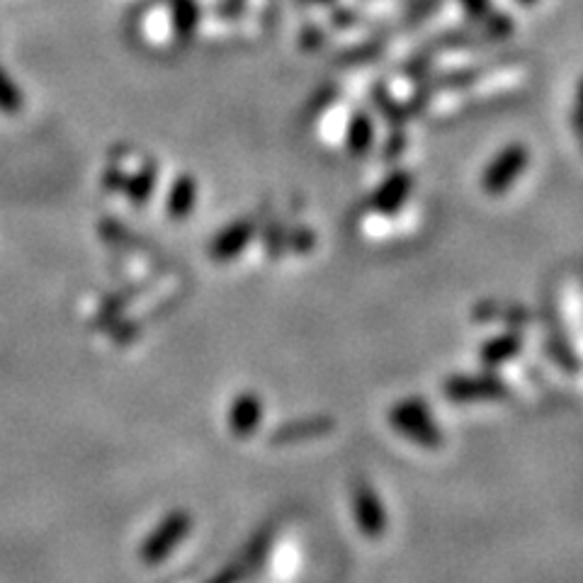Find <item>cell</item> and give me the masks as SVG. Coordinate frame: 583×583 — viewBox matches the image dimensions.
I'll use <instances>...</instances> for the list:
<instances>
[{"label":"cell","instance_id":"obj_28","mask_svg":"<svg viewBox=\"0 0 583 583\" xmlns=\"http://www.w3.org/2000/svg\"><path fill=\"white\" fill-rule=\"evenodd\" d=\"M302 5H333L336 0H299Z\"/></svg>","mask_w":583,"mask_h":583},{"label":"cell","instance_id":"obj_4","mask_svg":"<svg viewBox=\"0 0 583 583\" xmlns=\"http://www.w3.org/2000/svg\"><path fill=\"white\" fill-rule=\"evenodd\" d=\"M350 503H353V515L358 530L370 540L382 537L389 528L387 511H384L382 498L375 489H372L370 481L358 479L353 481V489H350Z\"/></svg>","mask_w":583,"mask_h":583},{"label":"cell","instance_id":"obj_2","mask_svg":"<svg viewBox=\"0 0 583 583\" xmlns=\"http://www.w3.org/2000/svg\"><path fill=\"white\" fill-rule=\"evenodd\" d=\"M530 166V149L525 144H508L491 158L489 166L481 173V190L486 195L498 197L508 192L518 183V178L528 171Z\"/></svg>","mask_w":583,"mask_h":583},{"label":"cell","instance_id":"obj_7","mask_svg":"<svg viewBox=\"0 0 583 583\" xmlns=\"http://www.w3.org/2000/svg\"><path fill=\"white\" fill-rule=\"evenodd\" d=\"M413 192V173L411 171H394L389 173L377 190L370 197V209L384 217H392L401 207L409 202Z\"/></svg>","mask_w":583,"mask_h":583},{"label":"cell","instance_id":"obj_25","mask_svg":"<svg viewBox=\"0 0 583 583\" xmlns=\"http://www.w3.org/2000/svg\"><path fill=\"white\" fill-rule=\"evenodd\" d=\"M571 122H574L576 134L583 141V78L579 81V88H576V105H574V115H571Z\"/></svg>","mask_w":583,"mask_h":583},{"label":"cell","instance_id":"obj_29","mask_svg":"<svg viewBox=\"0 0 583 583\" xmlns=\"http://www.w3.org/2000/svg\"><path fill=\"white\" fill-rule=\"evenodd\" d=\"M518 3H520V5H525V8H530V5H535L537 0H518Z\"/></svg>","mask_w":583,"mask_h":583},{"label":"cell","instance_id":"obj_22","mask_svg":"<svg viewBox=\"0 0 583 583\" xmlns=\"http://www.w3.org/2000/svg\"><path fill=\"white\" fill-rule=\"evenodd\" d=\"M460 5L472 22H481L491 13V0H460Z\"/></svg>","mask_w":583,"mask_h":583},{"label":"cell","instance_id":"obj_27","mask_svg":"<svg viewBox=\"0 0 583 583\" xmlns=\"http://www.w3.org/2000/svg\"><path fill=\"white\" fill-rule=\"evenodd\" d=\"M124 183H127V178H124V173L120 171V168H112V171L107 173V178H105V188L107 190L124 188Z\"/></svg>","mask_w":583,"mask_h":583},{"label":"cell","instance_id":"obj_24","mask_svg":"<svg viewBox=\"0 0 583 583\" xmlns=\"http://www.w3.org/2000/svg\"><path fill=\"white\" fill-rule=\"evenodd\" d=\"M246 564H251V562L243 559V562L229 566V569H224L217 579H212L209 583H239L243 579V574H246Z\"/></svg>","mask_w":583,"mask_h":583},{"label":"cell","instance_id":"obj_13","mask_svg":"<svg viewBox=\"0 0 583 583\" xmlns=\"http://www.w3.org/2000/svg\"><path fill=\"white\" fill-rule=\"evenodd\" d=\"M375 146V122L367 112H353L348 127H345V149L355 158H362Z\"/></svg>","mask_w":583,"mask_h":583},{"label":"cell","instance_id":"obj_19","mask_svg":"<svg viewBox=\"0 0 583 583\" xmlns=\"http://www.w3.org/2000/svg\"><path fill=\"white\" fill-rule=\"evenodd\" d=\"M263 243H265V253L268 258H282L290 248H287V229L280 222H270L263 229Z\"/></svg>","mask_w":583,"mask_h":583},{"label":"cell","instance_id":"obj_11","mask_svg":"<svg viewBox=\"0 0 583 583\" xmlns=\"http://www.w3.org/2000/svg\"><path fill=\"white\" fill-rule=\"evenodd\" d=\"M197 180L192 175L183 173L173 180L171 190H168V200H166V212L168 217L175 219V222H183L192 214V209L197 207Z\"/></svg>","mask_w":583,"mask_h":583},{"label":"cell","instance_id":"obj_17","mask_svg":"<svg viewBox=\"0 0 583 583\" xmlns=\"http://www.w3.org/2000/svg\"><path fill=\"white\" fill-rule=\"evenodd\" d=\"M547 355L552 358L554 362H557L559 367H562L564 372H579V367H581V362L579 358H576V353H574V345L569 343V338L564 336L562 331H559V326L554 324L552 326V331H549V338H547Z\"/></svg>","mask_w":583,"mask_h":583},{"label":"cell","instance_id":"obj_23","mask_svg":"<svg viewBox=\"0 0 583 583\" xmlns=\"http://www.w3.org/2000/svg\"><path fill=\"white\" fill-rule=\"evenodd\" d=\"M243 8H246V0H219L217 15L224 20H234L243 13Z\"/></svg>","mask_w":583,"mask_h":583},{"label":"cell","instance_id":"obj_8","mask_svg":"<svg viewBox=\"0 0 583 583\" xmlns=\"http://www.w3.org/2000/svg\"><path fill=\"white\" fill-rule=\"evenodd\" d=\"M336 428V421L331 416H302L294 421L282 423L270 433V445L287 447L294 443H307V440L324 438Z\"/></svg>","mask_w":583,"mask_h":583},{"label":"cell","instance_id":"obj_18","mask_svg":"<svg viewBox=\"0 0 583 583\" xmlns=\"http://www.w3.org/2000/svg\"><path fill=\"white\" fill-rule=\"evenodd\" d=\"M22 107H25L22 90L10 78V73L0 66V112H5V115H18Z\"/></svg>","mask_w":583,"mask_h":583},{"label":"cell","instance_id":"obj_21","mask_svg":"<svg viewBox=\"0 0 583 583\" xmlns=\"http://www.w3.org/2000/svg\"><path fill=\"white\" fill-rule=\"evenodd\" d=\"M324 42H326L324 30L316 25H307L302 30V35H299V47H302L304 52H319V49L324 47Z\"/></svg>","mask_w":583,"mask_h":583},{"label":"cell","instance_id":"obj_10","mask_svg":"<svg viewBox=\"0 0 583 583\" xmlns=\"http://www.w3.org/2000/svg\"><path fill=\"white\" fill-rule=\"evenodd\" d=\"M474 321H484V324H506L511 331L525 328L532 324L535 314L530 309L520 307L513 302H501V299H484L472 309Z\"/></svg>","mask_w":583,"mask_h":583},{"label":"cell","instance_id":"obj_14","mask_svg":"<svg viewBox=\"0 0 583 583\" xmlns=\"http://www.w3.org/2000/svg\"><path fill=\"white\" fill-rule=\"evenodd\" d=\"M171 18L173 32L178 35L180 42H190L195 37L197 27H200L202 10L197 0H171Z\"/></svg>","mask_w":583,"mask_h":583},{"label":"cell","instance_id":"obj_16","mask_svg":"<svg viewBox=\"0 0 583 583\" xmlns=\"http://www.w3.org/2000/svg\"><path fill=\"white\" fill-rule=\"evenodd\" d=\"M158 183V166L156 163H144V166L139 168L137 173L132 175V178H127V183H124V190H127V197L132 205H146L149 202V197L154 195V188Z\"/></svg>","mask_w":583,"mask_h":583},{"label":"cell","instance_id":"obj_3","mask_svg":"<svg viewBox=\"0 0 583 583\" xmlns=\"http://www.w3.org/2000/svg\"><path fill=\"white\" fill-rule=\"evenodd\" d=\"M445 399L467 404V401H498L511 396V387L489 372L481 375H452L443 382Z\"/></svg>","mask_w":583,"mask_h":583},{"label":"cell","instance_id":"obj_9","mask_svg":"<svg viewBox=\"0 0 583 583\" xmlns=\"http://www.w3.org/2000/svg\"><path fill=\"white\" fill-rule=\"evenodd\" d=\"M265 406L263 399L256 392H241L231 401L229 413H226V423L234 438H251L258 433L260 423H263Z\"/></svg>","mask_w":583,"mask_h":583},{"label":"cell","instance_id":"obj_12","mask_svg":"<svg viewBox=\"0 0 583 583\" xmlns=\"http://www.w3.org/2000/svg\"><path fill=\"white\" fill-rule=\"evenodd\" d=\"M520 350H523V336H520L518 331L501 333V336L491 338L489 343L481 345L479 360L494 370V367H501L506 365V362H511L513 358H518Z\"/></svg>","mask_w":583,"mask_h":583},{"label":"cell","instance_id":"obj_26","mask_svg":"<svg viewBox=\"0 0 583 583\" xmlns=\"http://www.w3.org/2000/svg\"><path fill=\"white\" fill-rule=\"evenodd\" d=\"M331 20H333V25H336V27H350V25H355V22L360 20V15L355 13V10H350V8H336V10H333Z\"/></svg>","mask_w":583,"mask_h":583},{"label":"cell","instance_id":"obj_15","mask_svg":"<svg viewBox=\"0 0 583 583\" xmlns=\"http://www.w3.org/2000/svg\"><path fill=\"white\" fill-rule=\"evenodd\" d=\"M372 103H375V110L382 115V120L387 122L394 132L409 122V110L389 93V88L384 86V83H377V86L372 88Z\"/></svg>","mask_w":583,"mask_h":583},{"label":"cell","instance_id":"obj_5","mask_svg":"<svg viewBox=\"0 0 583 583\" xmlns=\"http://www.w3.org/2000/svg\"><path fill=\"white\" fill-rule=\"evenodd\" d=\"M192 528V518L185 511H175L163 520L158 528L146 537L144 547H141V559L146 564H158L173 552L180 542L188 537V532Z\"/></svg>","mask_w":583,"mask_h":583},{"label":"cell","instance_id":"obj_1","mask_svg":"<svg viewBox=\"0 0 583 583\" xmlns=\"http://www.w3.org/2000/svg\"><path fill=\"white\" fill-rule=\"evenodd\" d=\"M387 421L396 433L404 435L411 443L426 447V450H438L445 443L443 430H440L438 421L430 413L426 401L416 399V396L396 401L392 409L387 411Z\"/></svg>","mask_w":583,"mask_h":583},{"label":"cell","instance_id":"obj_6","mask_svg":"<svg viewBox=\"0 0 583 583\" xmlns=\"http://www.w3.org/2000/svg\"><path fill=\"white\" fill-rule=\"evenodd\" d=\"M256 236V219L243 217L236 219V222L226 224L212 241H209V258L217 260V263H226V260L239 258L243 251H246L248 243Z\"/></svg>","mask_w":583,"mask_h":583},{"label":"cell","instance_id":"obj_20","mask_svg":"<svg viewBox=\"0 0 583 583\" xmlns=\"http://www.w3.org/2000/svg\"><path fill=\"white\" fill-rule=\"evenodd\" d=\"M314 243H316V236L311 229L299 226V229L287 231V248H292L294 253H309L311 248H314Z\"/></svg>","mask_w":583,"mask_h":583}]
</instances>
